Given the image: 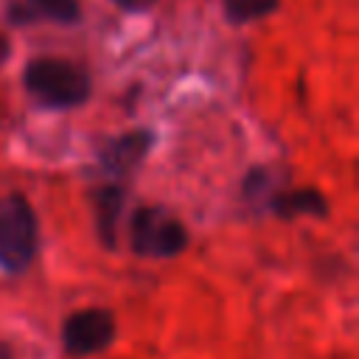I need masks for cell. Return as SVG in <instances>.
I'll return each mask as SVG.
<instances>
[{
  "instance_id": "10",
  "label": "cell",
  "mask_w": 359,
  "mask_h": 359,
  "mask_svg": "<svg viewBox=\"0 0 359 359\" xmlns=\"http://www.w3.org/2000/svg\"><path fill=\"white\" fill-rule=\"evenodd\" d=\"M118 6H123V8H132V11H137V8H146V6H151L154 0H115Z\"/></svg>"
},
{
  "instance_id": "2",
  "label": "cell",
  "mask_w": 359,
  "mask_h": 359,
  "mask_svg": "<svg viewBox=\"0 0 359 359\" xmlns=\"http://www.w3.org/2000/svg\"><path fill=\"white\" fill-rule=\"evenodd\" d=\"M39 244V224L31 202L22 194L0 196V266L20 275L31 266Z\"/></svg>"
},
{
  "instance_id": "9",
  "label": "cell",
  "mask_w": 359,
  "mask_h": 359,
  "mask_svg": "<svg viewBox=\"0 0 359 359\" xmlns=\"http://www.w3.org/2000/svg\"><path fill=\"white\" fill-rule=\"evenodd\" d=\"M278 8V0H224V17L233 25L252 22Z\"/></svg>"
},
{
  "instance_id": "1",
  "label": "cell",
  "mask_w": 359,
  "mask_h": 359,
  "mask_svg": "<svg viewBox=\"0 0 359 359\" xmlns=\"http://www.w3.org/2000/svg\"><path fill=\"white\" fill-rule=\"evenodd\" d=\"M25 90L45 107L70 109L90 98V79L81 67L65 59H34L22 73Z\"/></svg>"
},
{
  "instance_id": "12",
  "label": "cell",
  "mask_w": 359,
  "mask_h": 359,
  "mask_svg": "<svg viewBox=\"0 0 359 359\" xmlns=\"http://www.w3.org/2000/svg\"><path fill=\"white\" fill-rule=\"evenodd\" d=\"M0 359H14V353H11V348H8V345H6L3 339H0Z\"/></svg>"
},
{
  "instance_id": "3",
  "label": "cell",
  "mask_w": 359,
  "mask_h": 359,
  "mask_svg": "<svg viewBox=\"0 0 359 359\" xmlns=\"http://www.w3.org/2000/svg\"><path fill=\"white\" fill-rule=\"evenodd\" d=\"M132 252L140 258H174L188 247L185 224L165 208H137L129 222Z\"/></svg>"
},
{
  "instance_id": "7",
  "label": "cell",
  "mask_w": 359,
  "mask_h": 359,
  "mask_svg": "<svg viewBox=\"0 0 359 359\" xmlns=\"http://www.w3.org/2000/svg\"><path fill=\"white\" fill-rule=\"evenodd\" d=\"M272 213L278 219H297V216H325L328 202L317 188H297V191H283L266 199Z\"/></svg>"
},
{
  "instance_id": "8",
  "label": "cell",
  "mask_w": 359,
  "mask_h": 359,
  "mask_svg": "<svg viewBox=\"0 0 359 359\" xmlns=\"http://www.w3.org/2000/svg\"><path fill=\"white\" fill-rule=\"evenodd\" d=\"M36 17H45L53 22H76L79 3L76 0H25L22 6H11L14 22H31Z\"/></svg>"
},
{
  "instance_id": "5",
  "label": "cell",
  "mask_w": 359,
  "mask_h": 359,
  "mask_svg": "<svg viewBox=\"0 0 359 359\" xmlns=\"http://www.w3.org/2000/svg\"><path fill=\"white\" fill-rule=\"evenodd\" d=\"M151 140L154 137L146 129H137V132H126L121 137H112V140H107L98 149V163H101V168L109 177H126V174H132L143 163V157L151 149Z\"/></svg>"
},
{
  "instance_id": "4",
  "label": "cell",
  "mask_w": 359,
  "mask_h": 359,
  "mask_svg": "<svg viewBox=\"0 0 359 359\" xmlns=\"http://www.w3.org/2000/svg\"><path fill=\"white\" fill-rule=\"evenodd\" d=\"M115 317L109 309H79L62 323V348L67 356H95L115 342Z\"/></svg>"
},
{
  "instance_id": "6",
  "label": "cell",
  "mask_w": 359,
  "mask_h": 359,
  "mask_svg": "<svg viewBox=\"0 0 359 359\" xmlns=\"http://www.w3.org/2000/svg\"><path fill=\"white\" fill-rule=\"evenodd\" d=\"M90 199H93V216H95L98 238L104 241L107 250H112L115 236H118V219L123 210V188L115 182H107V185L95 188Z\"/></svg>"
},
{
  "instance_id": "11",
  "label": "cell",
  "mask_w": 359,
  "mask_h": 359,
  "mask_svg": "<svg viewBox=\"0 0 359 359\" xmlns=\"http://www.w3.org/2000/svg\"><path fill=\"white\" fill-rule=\"evenodd\" d=\"M8 48H11V45H8V39L0 34V65L6 62V56H8Z\"/></svg>"
}]
</instances>
